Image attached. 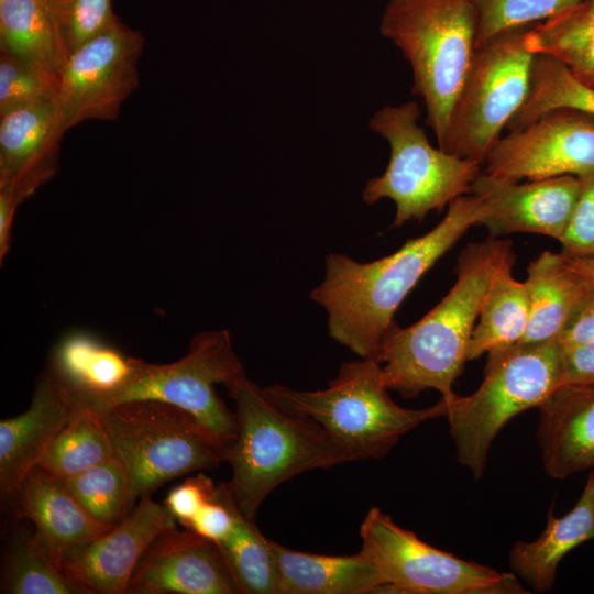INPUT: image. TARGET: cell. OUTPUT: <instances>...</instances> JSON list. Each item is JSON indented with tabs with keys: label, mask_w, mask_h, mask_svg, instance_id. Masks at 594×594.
<instances>
[{
	"label": "cell",
	"mask_w": 594,
	"mask_h": 594,
	"mask_svg": "<svg viewBox=\"0 0 594 594\" xmlns=\"http://www.w3.org/2000/svg\"><path fill=\"white\" fill-rule=\"evenodd\" d=\"M174 527L176 518L167 506L145 495L117 526L67 551L58 566L89 594H127L146 548Z\"/></svg>",
	"instance_id": "14"
},
{
	"label": "cell",
	"mask_w": 594,
	"mask_h": 594,
	"mask_svg": "<svg viewBox=\"0 0 594 594\" xmlns=\"http://www.w3.org/2000/svg\"><path fill=\"white\" fill-rule=\"evenodd\" d=\"M581 190L568 227L559 241L565 257L594 256V170L580 176Z\"/></svg>",
	"instance_id": "36"
},
{
	"label": "cell",
	"mask_w": 594,
	"mask_h": 594,
	"mask_svg": "<svg viewBox=\"0 0 594 594\" xmlns=\"http://www.w3.org/2000/svg\"><path fill=\"white\" fill-rule=\"evenodd\" d=\"M0 51L61 77L69 57L45 0H0Z\"/></svg>",
	"instance_id": "26"
},
{
	"label": "cell",
	"mask_w": 594,
	"mask_h": 594,
	"mask_svg": "<svg viewBox=\"0 0 594 594\" xmlns=\"http://www.w3.org/2000/svg\"><path fill=\"white\" fill-rule=\"evenodd\" d=\"M477 14L475 48L493 37L552 18L585 0H470Z\"/></svg>",
	"instance_id": "33"
},
{
	"label": "cell",
	"mask_w": 594,
	"mask_h": 594,
	"mask_svg": "<svg viewBox=\"0 0 594 594\" xmlns=\"http://www.w3.org/2000/svg\"><path fill=\"white\" fill-rule=\"evenodd\" d=\"M484 380L469 396L443 398L457 461L483 476L491 446L516 415L538 406L561 385L558 341L518 343L487 356Z\"/></svg>",
	"instance_id": "6"
},
{
	"label": "cell",
	"mask_w": 594,
	"mask_h": 594,
	"mask_svg": "<svg viewBox=\"0 0 594 594\" xmlns=\"http://www.w3.org/2000/svg\"><path fill=\"white\" fill-rule=\"evenodd\" d=\"M564 256V255H563ZM565 257V256H564ZM569 264L591 285L594 286V256L565 257Z\"/></svg>",
	"instance_id": "42"
},
{
	"label": "cell",
	"mask_w": 594,
	"mask_h": 594,
	"mask_svg": "<svg viewBox=\"0 0 594 594\" xmlns=\"http://www.w3.org/2000/svg\"><path fill=\"white\" fill-rule=\"evenodd\" d=\"M116 457L112 441L98 410L73 403L68 422L53 441L38 466L67 481Z\"/></svg>",
	"instance_id": "29"
},
{
	"label": "cell",
	"mask_w": 594,
	"mask_h": 594,
	"mask_svg": "<svg viewBox=\"0 0 594 594\" xmlns=\"http://www.w3.org/2000/svg\"><path fill=\"white\" fill-rule=\"evenodd\" d=\"M18 204L7 193L0 191V261L10 248L11 229Z\"/></svg>",
	"instance_id": "41"
},
{
	"label": "cell",
	"mask_w": 594,
	"mask_h": 594,
	"mask_svg": "<svg viewBox=\"0 0 594 594\" xmlns=\"http://www.w3.org/2000/svg\"><path fill=\"white\" fill-rule=\"evenodd\" d=\"M72 410L68 389L46 371L29 408L0 421V496L4 508L12 507L22 481L38 465Z\"/></svg>",
	"instance_id": "17"
},
{
	"label": "cell",
	"mask_w": 594,
	"mask_h": 594,
	"mask_svg": "<svg viewBox=\"0 0 594 594\" xmlns=\"http://www.w3.org/2000/svg\"><path fill=\"white\" fill-rule=\"evenodd\" d=\"M63 133L55 101L21 107L0 116V191L20 205L58 168Z\"/></svg>",
	"instance_id": "18"
},
{
	"label": "cell",
	"mask_w": 594,
	"mask_h": 594,
	"mask_svg": "<svg viewBox=\"0 0 594 594\" xmlns=\"http://www.w3.org/2000/svg\"><path fill=\"white\" fill-rule=\"evenodd\" d=\"M380 31L410 64L413 92L441 142L475 51L477 14L470 0H388Z\"/></svg>",
	"instance_id": "5"
},
{
	"label": "cell",
	"mask_w": 594,
	"mask_h": 594,
	"mask_svg": "<svg viewBox=\"0 0 594 594\" xmlns=\"http://www.w3.org/2000/svg\"><path fill=\"white\" fill-rule=\"evenodd\" d=\"M538 409L537 441L547 474L562 480L594 469V383L562 384Z\"/></svg>",
	"instance_id": "19"
},
{
	"label": "cell",
	"mask_w": 594,
	"mask_h": 594,
	"mask_svg": "<svg viewBox=\"0 0 594 594\" xmlns=\"http://www.w3.org/2000/svg\"><path fill=\"white\" fill-rule=\"evenodd\" d=\"M503 268L492 282L466 349V361L507 350L522 340L529 318L524 282Z\"/></svg>",
	"instance_id": "25"
},
{
	"label": "cell",
	"mask_w": 594,
	"mask_h": 594,
	"mask_svg": "<svg viewBox=\"0 0 594 594\" xmlns=\"http://www.w3.org/2000/svg\"><path fill=\"white\" fill-rule=\"evenodd\" d=\"M233 524L231 497L224 483H220L215 497L200 507L186 529L218 543L229 536Z\"/></svg>",
	"instance_id": "37"
},
{
	"label": "cell",
	"mask_w": 594,
	"mask_h": 594,
	"mask_svg": "<svg viewBox=\"0 0 594 594\" xmlns=\"http://www.w3.org/2000/svg\"><path fill=\"white\" fill-rule=\"evenodd\" d=\"M528 50L562 63L594 89V0H585L527 29Z\"/></svg>",
	"instance_id": "27"
},
{
	"label": "cell",
	"mask_w": 594,
	"mask_h": 594,
	"mask_svg": "<svg viewBox=\"0 0 594 594\" xmlns=\"http://www.w3.org/2000/svg\"><path fill=\"white\" fill-rule=\"evenodd\" d=\"M527 29L504 32L475 48L438 146L484 163L501 132L524 105L535 59Z\"/></svg>",
	"instance_id": "10"
},
{
	"label": "cell",
	"mask_w": 594,
	"mask_h": 594,
	"mask_svg": "<svg viewBox=\"0 0 594 594\" xmlns=\"http://www.w3.org/2000/svg\"><path fill=\"white\" fill-rule=\"evenodd\" d=\"M569 108L594 117V89L579 81L559 61L536 55L528 96L506 129L518 130L554 109Z\"/></svg>",
	"instance_id": "31"
},
{
	"label": "cell",
	"mask_w": 594,
	"mask_h": 594,
	"mask_svg": "<svg viewBox=\"0 0 594 594\" xmlns=\"http://www.w3.org/2000/svg\"><path fill=\"white\" fill-rule=\"evenodd\" d=\"M45 1L69 56L99 35L117 16L112 0Z\"/></svg>",
	"instance_id": "35"
},
{
	"label": "cell",
	"mask_w": 594,
	"mask_h": 594,
	"mask_svg": "<svg viewBox=\"0 0 594 594\" xmlns=\"http://www.w3.org/2000/svg\"><path fill=\"white\" fill-rule=\"evenodd\" d=\"M11 508L18 519L34 524L38 541L57 565L67 551L113 528L94 519L65 481L38 465L22 481Z\"/></svg>",
	"instance_id": "20"
},
{
	"label": "cell",
	"mask_w": 594,
	"mask_h": 594,
	"mask_svg": "<svg viewBox=\"0 0 594 594\" xmlns=\"http://www.w3.org/2000/svg\"><path fill=\"white\" fill-rule=\"evenodd\" d=\"M594 539V470L575 506L562 517L550 510L543 532L534 541H517L510 549V571L532 591H550L560 561L578 546Z\"/></svg>",
	"instance_id": "21"
},
{
	"label": "cell",
	"mask_w": 594,
	"mask_h": 594,
	"mask_svg": "<svg viewBox=\"0 0 594 594\" xmlns=\"http://www.w3.org/2000/svg\"><path fill=\"white\" fill-rule=\"evenodd\" d=\"M217 485L200 473L172 490L164 504L186 528L200 507L215 497Z\"/></svg>",
	"instance_id": "38"
},
{
	"label": "cell",
	"mask_w": 594,
	"mask_h": 594,
	"mask_svg": "<svg viewBox=\"0 0 594 594\" xmlns=\"http://www.w3.org/2000/svg\"><path fill=\"white\" fill-rule=\"evenodd\" d=\"M67 487L98 522L114 527L134 505L124 464L113 457L65 481Z\"/></svg>",
	"instance_id": "32"
},
{
	"label": "cell",
	"mask_w": 594,
	"mask_h": 594,
	"mask_svg": "<svg viewBox=\"0 0 594 594\" xmlns=\"http://www.w3.org/2000/svg\"><path fill=\"white\" fill-rule=\"evenodd\" d=\"M388 391L382 365L374 359L344 362L323 389L265 387L280 408L320 425L350 461L384 458L404 435L446 415L442 398L430 407L409 409L397 405Z\"/></svg>",
	"instance_id": "4"
},
{
	"label": "cell",
	"mask_w": 594,
	"mask_h": 594,
	"mask_svg": "<svg viewBox=\"0 0 594 594\" xmlns=\"http://www.w3.org/2000/svg\"><path fill=\"white\" fill-rule=\"evenodd\" d=\"M59 78L40 64L0 51V116L35 103L55 101Z\"/></svg>",
	"instance_id": "34"
},
{
	"label": "cell",
	"mask_w": 594,
	"mask_h": 594,
	"mask_svg": "<svg viewBox=\"0 0 594 594\" xmlns=\"http://www.w3.org/2000/svg\"><path fill=\"white\" fill-rule=\"evenodd\" d=\"M135 503L170 480L218 468L227 447L194 415L154 400L123 402L99 411Z\"/></svg>",
	"instance_id": "7"
},
{
	"label": "cell",
	"mask_w": 594,
	"mask_h": 594,
	"mask_svg": "<svg viewBox=\"0 0 594 594\" xmlns=\"http://www.w3.org/2000/svg\"><path fill=\"white\" fill-rule=\"evenodd\" d=\"M529 318L520 343L558 341L575 306L591 285L561 253L543 251L527 267L524 282Z\"/></svg>",
	"instance_id": "23"
},
{
	"label": "cell",
	"mask_w": 594,
	"mask_h": 594,
	"mask_svg": "<svg viewBox=\"0 0 594 594\" xmlns=\"http://www.w3.org/2000/svg\"><path fill=\"white\" fill-rule=\"evenodd\" d=\"M361 551L382 579L381 593L393 594H526L513 572H498L437 549L398 526L378 507L361 527Z\"/></svg>",
	"instance_id": "11"
},
{
	"label": "cell",
	"mask_w": 594,
	"mask_h": 594,
	"mask_svg": "<svg viewBox=\"0 0 594 594\" xmlns=\"http://www.w3.org/2000/svg\"><path fill=\"white\" fill-rule=\"evenodd\" d=\"M594 383V340L561 345V385Z\"/></svg>",
	"instance_id": "39"
},
{
	"label": "cell",
	"mask_w": 594,
	"mask_h": 594,
	"mask_svg": "<svg viewBox=\"0 0 594 594\" xmlns=\"http://www.w3.org/2000/svg\"><path fill=\"white\" fill-rule=\"evenodd\" d=\"M485 212L483 199L471 193L454 199L432 230L387 256L361 263L345 254H329L324 279L310 297L327 310L330 337L361 359L378 361L405 297Z\"/></svg>",
	"instance_id": "1"
},
{
	"label": "cell",
	"mask_w": 594,
	"mask_h": 594,
	"mask_svg": "<svg viewBox=\"0 0 594 594\" xmlns=\"http://www.w3.org/2000/svg\"><path fill=\"white\" fill-rule=\"evenodd\" d=\"M2 594H89L47 554L35 530L23 525L9 536L1 562Z\"/></svg>",
	"instance_id": "28"
},
{
	"label": "cell",
	"mask_w": 594,
	"mask_h": 594,
	"mask_svg": "<svg viewBox=\"0 0 594 594\" xmlns=\"http://www.w3.org/2000/svg\"><path fill=\"white\" fill-rule=\"evenodd\" d=\"M509 240L488 237L466 245L458 257L457 280L442 300L407 328L394 324L386 334L378 362L388 389L403 397L428 388L452 396L463 371L466 349L485 295L495 276L513 266Z\"/></svg>",
	"instance_id": "2"
},
{
	"label": "cell",
	"mask_w": 594,
	"mask_h": 594,
	"mask_svg": "<svg viewBox=\"0 0 594 594\" xmlns=\"http://www.w3.org/2000/svg\"><path fill=\"white\" fill-rule=\"evenodd\" d=\"M419 116L417 102L408 101L381 108L370 121V128L388 141L391 157L384 173L366 183L362 196L369 205L393 200L395 228L421 221L430 211H441L471 194L481 174L480 163L433 147L417 123Z\"/></svg>",
	"instance_id": "8"
},
{
	"label": "cell",
	"mask_w": 594,
	"mask_h": 594,
	"mask_svg": "<svg viewBox=\"0 0 594 594\" xmlns=\"http://www.w3.org/2000/svg\"><path fill=\"white\" fill-rule=\"evenodd\" d=\"M143 35L118 16L75 51L59 77L56 120L64 134L88 120H116L123 102L139 87L138 63Z\"/></svg>",
	"instance_id": "12"
},
{
	"label": "cell",
	"mask_w": 594,
	"mask_h": 594,
	"mask_svg": "<svg viewBox=\"0 0 594 594\" xmlns=\"http://www.w3.org/2000/svg\"><path fill=\"white\" fill-rule=\"evenodd\" d=\"M594 340V286H591L572 311L559 334L560 345H573Z\"/></svg>",
	"instance_id": "40"
},
{
	"label": "cell",
	"mask_w": 594,
	"mask_h": 594,
	"mask_svg": "<svg viewBox=\"0 0 594 594\" xmlns=\"http://www.w3.org/2000/svg\"><path fill=\"white\" fill-rule=\"evenodd\" d=\"M238 593L219 546L190 529L177 527L161 532L150 543L127 591V594Z\"/></svg>",
	"instance_id": "15"
},
{
	"label": "cell",
	"mask_w": 594,
	"mask_h": 594,
	"mask_svg": "<svg viewBox=\"0 0 594 594\" xmlns=\"http://www.w3.org/2000/svg\"><path fill=\"white\" fill-rule=\"evenodd\" d=\"M130 359L88 333L73 332L56 344L47 372L72 393L101 395L123 384Z\"/></svg>",
	"instance_id": "24"
},
{
	"label": "cell",
	"mask_w": 594,
	"mask_h": 594,
	"mask_svg": "<svg viewBox=\"0 0 594 594\" xmlns=\"http://www.w3.org/2000/svg\"><path fill=\"white\" fill-rule=\"evenodd\" d=\"M231 508L234 517L233 528L229 536L217 544L232 573L239 593L279 594L278 571L271 540L262 535L254 519L248 518L239 509L232 497Z\"/></svg>",
	"instance_id": "30"
},
{
	"label": "cell",
	"mask_w": 594,
	"mask_h": 594,
	"mask_svg": "<svg viewBox=\"0 0 594 594\" xmlns=\"http://www.w3.org/2000/svg\"><path fill=\"white\" fill-rule=\"evenodd\" d=\"M484 173L521 182L594 170V117L560 108L526 127L509 131L488 153Z\"/></svg>",
	"instance_id": "13"
},
{
	"label": "cell",
	"mask_w": 594,
	"mask_h": 594,
	"mask_svg": "<svg viewBox=\"0 0 594 594\" xmlns=\"http://www.w3.org/2000/svg\"><path fill=\"white\" fill-rule=\"evenodd\" d=\"M279 594L381 593L382 579L360 550L351 556L314 554L292 550L271 540Z\"/></svg>",
	"instance_id": "22"
},
{
	"label": "cell",
	"mask_w": 594,
	"mask_h": 594,
	"mask_svg": "<svg viewBox=\"0 0 594 594\" xmlns=\"http://www.w3.org/2000/svg\"><path fill=\"white\" fill-rule=\"evenodd\" d=\"M226 387L235 403L237 436L226 452L231 477L224 485L248 518L285 481L350 461L320 425L280 408L245 372Z\"/></svg>",
	"instance_id": "3"
},
{
	"label": "cell",
	"mask_w": 594,
	"mask_h": 594,
	"mask_svg": "<svg viewBox=\"0 0 594 594\" xmlns=\"http://www.w3.org/2000/svg\"><path fill=\"white\" fill-rule=\"evenodd\" d=\"M131 371L121 386L101 395L72 393L73 403L101 411L136 399H154L180 407L194 415L227 449L237 436V421L216 384H228L244 373L227 330L196 334L182 359L168 364L131 358Z\"/></svg>",
	"instance_id": "9"
},
{
	"label": "cell",
	"mask_w": 594,
	"mask_h": 594,
	"mask_svg": "<svg viewBox=\"0 0 594 594\" xmlns=\"http://www.w3.org/2000/svg\"><path fill=\"white\" fill-rule=\"evenodd\" d=\"M581 190L580 177L564 175L527 180L497 179L481 172L471 193L485 205L483 224L490 237L536 233L561 240Z\"/></svg>",
	"instance_id": "16"
}]
</instances>
